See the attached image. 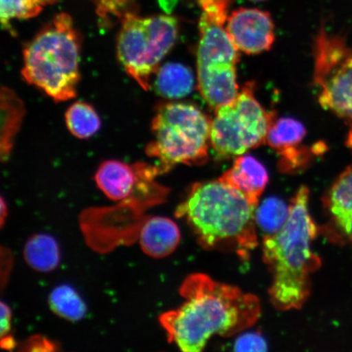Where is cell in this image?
I'll return each mask as SVG.
<instances>
[{
  "mask_svg": "<svg viewBox=\"0 0 352 352\" xmlns=\"http://www.w3.org/2000/svg\"><path fill=\"white\" fill-rule=\"evenodd\" d=\"M179 21L170 15L142 17L133 12L122 19L117 52L126 72L148 91L162 59L177 41Z\"/></svg>",
  "mask_w": 352,
  "mask_h": 352,
  "instance_id": "6",
  "label": "cell"
},
{
  "mask_svg": "<svg viewBox=\"0 0 352 352\" xmlns=\"http://www.w3.org/2000/svg\"><path fill=\"white\" fill-rule=\"evenodd\" d=\"M198 26L197 87L210 107L217 109L232 102L239 94L236 65L240 51L222 22L201 13Z\"/></svg>",
  "mask_w": 352,
  "mask_h": 352,
  "instance_id": "7",
  "label": "cell"
},
{
  "mask_svg": "<svg viewBox=\"0 0 352 352\" xmlns=\"http://www.w3.org/2000/svg\"><path fill=\"white\" fill-rule=\"evenodd\" d=\"M250 1H253V2H263V1H267V0H250Z\"/></svg>",
  "mask_w": 352,
  "mask_h": 352,
  "instance_id": "29",
  "label": "cell"
},
{
  "mask_svg": "<svg viewBox=\"0 0 352 352\" xmlns=\"http://www.w3.org/2000/svg\"><path fill=\"white\" fill-rule=\"evenodd\" d=\"M236 351H266L267 344L258 333H248L241 336L234 343Z\"/></svg>",
  "mask_w": 352,
  "mask_h": 352,
  "instance_id": "25",
  "label": "cell"
},
{
  "mask_svg": "<svg viewBox=\"0 0 352 352\" xmlns=\"http://www.w3.org/2000/svg\"><path fill=\"white\" fill-rule=\"evenodd\" d=\"M138 236L144 253L155 258L173 254L180 241L177 224L173 219L162 217L144 218Z\"/></svg>",
  "mask_w": 352,
  "mask_h": 352,
  "instance_id": "14",
  "label": "cell"
},
{
  "mask_svg": "<svg viewBox=\"0 0 352 352\" xmlns=\"http://www.w3.org/2000/svg\"><path fill=\"white\" fill-rule=\"evenodd\" d=\"M307 131L300 122L292 118L275 120L267 136V143L280 157V169H300L310 157L309 151L300 148Z\"/></svg>",
  "mask_w": 352,
  "mask_h": 352,
  "instance_id": "12",
  "label": "cell"
},
{
  "mask_svg": "<svg viewBox=\"0 0 352 352\" xmlns=\"http://www.w3.org/2000/svg\"><path fill=\"white\" fill-rule=\"evenodd\" d=\"M201 13L211 19L226 24L234 0H197Z\"/></svg>",
  "mask_w": 352,
  "mask_h": 352,
  "instance_id": "24",
  "label": "cell"
},
{
  "mask_svg": "<svg viewBox=\"0 0 352 352\" xmlns=\"http://www.w3.org/2000/svg\"><path fill=\"white\" fill-rule=\"evenodd\" d=\"M289 215V204L276 197H270L258 206L255 217L257 226L261 228L264 236L274 235L283 228Z\"/></svg>",
  "mask_w": 352,
  "mask_h": 352,
  "instance_id": "21",
  "label": "cell"
},
{
  "mask_svg": "<svg viewBox=\"0 0 352 352\" xmlns=\"http://www.w3.org/2000/svg\"><path fill=\"white\" fill-rule=\"evenodd\" d=\"M44 6L47 4L54 3L58 0H42ZM98 6V12L101 17L109 16L120 17L122 20L127 12H132L129 10L130 0H94Z\"/></svg>",
  "mask_w": 352,
  "mask_h": 352,
  "instance_id": "23",
  "label": "cell"
},
{
  "mask_svg": "<svg viewBox=\"0 0 352 352\" xmlns=\"http://www.w3.org/2000/svg\"><path fill=\"white\" fill-rule=\"evenodd\" d=\"M226 28L237 50L258 54L271 50L275 41V25L270 12L240 8L228 16Z\"/></svg>",
  "mask_w": 352,
  "mask_h": 352,
  "instance_id": "11",
  "label": "cell"
},
{
  "mask_svg": "<svg viewBox=\"0 0 352 352\" xmlns=\"http://www.w3.org/2000/svg\"><path fill=\"white\" fill-rule=\"evenodd\" d=\"M25 349L28 351H54V342L48 341L41 336L30 338L25 343Z\"/></svg>",
  "mask_w": 352,
  "mask_h": 352,
  "instance_id": "27",
  "label": "cell"
},
{
  "mask_svg": "<svg viewBox=\"0 0 352 352\" xmlns=\"http://www.w3.org/2000/svg\"><path fill=\"white\" fill-rule=\"evenodd\" d=\"M160 167L144 162L127 164L118 160L105 161L95 175L100 190L109 199L120 202H144L153 206L166 200L169 188L155 182Z\"/></svg>",
  "mask_w": 352,
  "mask_h": 352,
  "instance_id": "10",
  "label": "cell"
},
{
  "mask_svg": "<svg viewBox=\"0 0 352 352\" xmlns=\"http://www.w3.org/2000/svg\"><path fill=\"white\" fill-rule=\"evenodd\" d=\"M257 208L219 178L193 184L175 217L186 220L202 248L234 253L246 261L258 245Z\"/></svg>",
  "mask_w": 352,
  "mask_h": 352,
  "instance_id": "3",
  "label": "cell"
},
{
  "mask_svg": "<svg viewBox=\"0 0 352 352\" xmlns=\"http://www.w3.org/2000/svg\"><path fill=\"white\" fill-rule=\"evenodd\" d=\"M66 126L79 139H87L100 130V118L96 109L85 102L74 103L65 113Z\"/></svg>",
  "mask_w": 352,
  "mask_h": 352,
  "instance_id": "20",
  "label": "cell"
},
{
  "mask_svg": "<svg viewBox=\"0 0 352 352\" xmlns=\"http://www.w3.org/2000/svg\"><path fill=\"white\" fill-rule=\"evenodd\" d=\"M211 120L199 109L186 103L157 107L152 120V142L145 148L155 158L162 173L176 164L200 165L208 160Z\"/></svg>",
  "mask_w": 352,
  "mask_h": 352,
  "instance_id": "5",
  "label": "cell"
},
{
  "mask_svg": "<svg viewBox=\"0 0 352 352\" xmlns=\"http://www.w3.org/2000/svg\"><path fill=\"white\" fill-rule=\"evenodd\" d=\"M80 52L72 16L60 12L25 46L22 77L56 102L76 98Z\"/></svg>",
  "mask_w": 352,
  "mask_h": 352,
  "instance_id": "4",
  "label": "cell"
},
{
  "mask_svg": "<svg viewBox=\"0 0 352 352\" xmlns=\"http://www.w3.org/2000/svg\"><path fill=\"white\" fill-rule=\"evenodd\" d=\"M253 87L248 83L232 102L214 109L210 142L219 157H236L267 142L275 114L255 98Z\"/></svg>",
  "mask_w": 352,
  "mask_h": 352,
  "instance_id": "8",
  "label": "cell"
},
{
  "mask_svg": "<svg viewBox=\"0 0 352 352\" xmlns=\"http://www.w3.org/2000/svg\"><path fill=\"white\" fill-rule=\"evenodd\" d=\"M25 110L24 103L12 90L3 87L1 91V135L0 151L2 161L8 160L20 129Z\"/></svg>",
  "mask_w": 352,
  "mask_h": 352,
  "instance_id": "16",
  "label": "cell"
},
{
  "mask_svg": "<svg viewBox=\"0 0 352 352\" xmlns=\"http://www.w3.org/2000/svg\"><path fill=\"white\" fill-rule=\"evenodd\" d=\"M327 202L334 224L352 245V164L334 182Z\"/></svg>",
  "mask_w": 352,
  "mask_h": 352,
  "instance_id": "15",
  "label": "cell"
},
{
  "mask_svg": "<svg viewBox=\"0 0 352 352\" xmlns=\"http://www.w3.org/2000/svg\"><path fill=\"white\" fill-rule=\"evenodd\" d=\"M314 78L320 107L352 127V47L323 24L315 39Z\"/></svg>",
  "mask_w": 352,
  "mask_h": 352,
  "instance_id": "9",
  "label": "cell"
},
{
  "mask_svg": "<svg viewBox=\"0 0 352 352\" xmlns=\"http://www.w3.org/2000/svg\"><path fill=\"white\" fill-rule=\"evenodd\" d=\"M219 179L258 206L259 197L268 183V174L265 166L256 158L242 154L235 158L231 168Z\"/></svg>",
  "mask_w": 352,
  "mask_h": 352,
  "instance_id": "13",
  "label": "cell"
},
{
  "mask_svg": "<svg viewBox=\"0 0 352 352\" xmlns=\"http://www.w3.org/2000/svg\"><path fill=\"white\" fill-rule=\"evenodd\" d=\"M12 311L10 307L1 302V347L4 350L11 351L14 349L16 342L11 336Z\"/></svg>",
  "mask_w": 352,
  "mask_h": 352,
  "instance_id": "26",
  "label": "cell"
},
{
  "mask_svg": "<svg viewBox=\"0 0 352 352\" xmlns=\"http://www.w3.org/2000/svg\"><path fill=\"white\" fill-rule=\"evenodd\" d=\"M195 85L191 70L186 65L167 63L156 72L155 88L166 98L178 99L188 96Z\"/></svg>",
  "mask_w": 352,
  "mask_h": 352,
  "instance_id": "17",
  "label": "cell"
},
{
  "mask_svg": "<svg viewBox=\"0 0 352 352\" xmlns=\"http://www.w3.org/2000/svg\"><path fill=\"white\" fill-rule=\"evenodd\" d=\"M43 6L42 0H1L0 20L3 28L12 32L11 20L32 19L41 12Z\"/></svg>",
  "mask_w": 352,
  "mask_h": 352,
  "instance_id": "22",
  "label": "cell"
},
{
  "mask_svg": "<svg viewBox=\"0 0 352 352\" xmlns=\"http://www.w3.org/2000/svg\"><path fill=\"white\" fill-rule=\"evenodd\" d=\"M8 214V208L6 201H4L3 198H1V227H3L4 222H6V218Z\"/></svg>",
  "mask_w": 352,
  "mask_h": 352,
  "instance_id": "28",
  "label": "cell"
},
{
  "mask_svg": "<svg viewBox=\"0 0 352 352\" xmlns=\"http://www.w3.org/2000/svg\"><path fill=\"white\" fill-rule=\"evenodd\" d=\"M179 294L186 300L160 321L168 341L184 352L201 351L213 336L232 337L261 318L257 296L206 274L189 275Z\"/></svg>",
  "mask_w": 352,
  "mask_h": 352,
  "instance_id": "1",
  "label": "cell"
},
{
  "mask_svg": "<svg viewBox=\"0 0 352 352\" xmlns=\"http://www.w3.org/2000/svg\"><path fill=\"white\" fill-rule=\"evenodd\" d=\"M316 234L309 189L301 186L290 201L284 227L263 239V258L272 278L268 293L277 310H299L309 298L311 276L320 266V258L311 250Z\"/></svg>",
  "mask_w": 352,
  "mask_h": 352,
  "instance_id": "2",
  "label": "cell"
},
{
  "mask_svg": "<svg viewBox=\"0 0 352 352\" xmlns=\"http://www.w3.org/2000/svg\"><path fill=\"white\" fill-rule=\"evenodd\" d=\"M48 303L54 314L69 321L85 318L87 307L79 294L69 285L57 286L50 294Z\"/></svg>",
  "mask_w": 352,
  "mask_h": 352,
  "instance_id": "19",
  "label": "cell"
},
{
  "mask_svg": "<svg viewBox=\"0 0 352 352\" xmlns=\"http://www.w3.org/2000/svg\"><path fill=\"white\" fill-rule=\"evenodd\" d=\"M25 261L34 270L50 272L59 266L60 253L56 241L48 234L30 236L25 245Z\"/></svg>",
  "mask_w": 352,
  "mask_h": 352,
  "instance_id": "18",
  "label": "cell"
}]
</instances>
